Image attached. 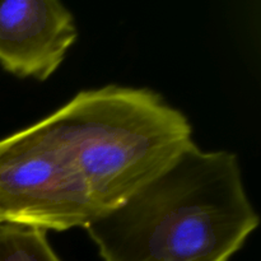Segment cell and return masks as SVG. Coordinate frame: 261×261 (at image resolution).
<instances>
[{
	"instance_id": "3957f363",
	"label": "cell",
	"mask_w": 261,
	"mask_h": 261,
	"mask_svg": "<svg viewBox=\"0 0 261 261\" xmlns=\"http://www.w3.org/2000/svg\"><path fill=\"white\" fill-rule=\"evenodd\" d=\"M0 212L42 231L84 227L98 214L78 168L38 122L0 140Z\"/></svg>"
},
{
	"instance_id": "6da1fadb",
	"label": "cell",
	"mask_w": 261,
	"mask_h": 261,
	"mask_svg": "<svg viewBox=\"0 0 261 261\" xmlns=\"http://www.w3.org/2000/svg\"><path fill=\"white\" fill-rule=\"evenodd\" d=\"M257 224L236 155L193 143L84 228L103 261H228Z\"/></svg>"
},
{
	"instance_id": "8992f818",
	"label": "cell",
	"mask_w": 261,
	"mask_h": 261,
	"mask_svg": "<svg viewBox=\"0 0 261 261\" xmlns=\"http://www.w3.org/2000/svg\"><path fill=\"white\" fill-rule=\"evenodd\" d=\"M4 217H3V214H2V212H0V223H4Z\"/></svg>"
},
{
	"instance_id": "5b68a950",
	"label": "cell",
	"mask_w": 261,
	"mask_h": 261,
	"mask_svg": "<svg viewBox=\"0 0 261 261\" xmlns=\"http://www.w3.org/2000/svg\"><path fill=\"white\" fill-rule=\"evenodd\" d=\"M0 261H61L45 231L14 223H0Z\"/></svg>"
},
{
	"instance_id": "277c9868",
	"label": "cell",
	"mask_w": 261,
	"mask_h": 261,
	"mask_svg": "<svg viewBox=\"0 0 261 261\" xmlns=\"http://www.w3.org/2000/svg\"><path fill=\"white\" fill-rule=\"evenodd\" d=\"M76 36L73 15L60 2H0V64L14 75L50 78Z\"/></svg>"
},
{
	"instance_id": "7a4b0ae2",
	"label": "cell",
	"mask_w": 261,
	"mask_h": 261,
	"mask_svg": "<svg viewBox=\"0 0 261 261\" xmlns=\"http://www.w3.org/2000/svg\"><path fill=\"white\" fill-rule=\"evenodd\" d=\"M38 124L73 161L98 213L120 205L194 143L185 115L143 88L83 91Z\"/></svg>"
}]
</instances>
